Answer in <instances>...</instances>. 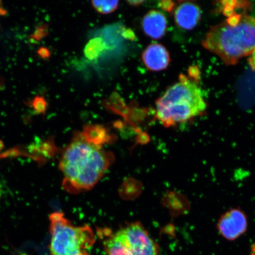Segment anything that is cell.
<instances>
[{
  "instance_id": "obj_1",
  "label": "cell",
  "mask_w": 255,
  "mask_h": 255,
  "mask_svg": "<svg viewBox=\"0 0 255 255\" xmlns=\"http://www.w3.org/2000/svg\"><path fill=\"white\" fill-rule=\"evenodd\" d=\"M113 138L100 125L85 126L82 131L75 133L60 159L64 189L77 194L91 189L100 181L114 161L113 153L104 146Z\"/></svg>"
},
{
  "instance_id": "obj_2",
  "label": "cell",
  "mask_w": 255,
  "mask_h": 255,
  "mask_svg": "<svg viewBox=\"0 0 255 255\" xmlns=\"http://www.w3.org/2000/svg\"><path fill=\"white\" fill-rule=\"evenodd\" d=\"M203 45L226 65H235L255 50V18L234 14L207 33Z\"/></svg>"
},
{
  "instance_id": "obj_3",
  "label": "cell",
  "mask_w": 255,
  "mask_h": 255,
  "mask_svg": "<svg viewBox=\"0 0 255 255\" xmlns=\"http://www.w3.org/2000/svg\"><path fill=\"white\" fill-rule=\"evenodd\" d=\"M156 101V118L168 128L184 123L202 114L207 104L202 90L185 75Z\"/></svg>"
},
{
  "instance_id": "obj_4",
  "label": "cell",
  "mask_w": 255,
  "mask_h": 255,
  "mask_svg": "<svg viewBox=\"0 0 255 255\" xmlns=\"http://www.w3.org/2000/svg\"><path fill=\"white\" fill-rule=\"evenodd\" d=\"M50 251L52 255H89L88 249L95 242L93 231L89 226H76L62 213L50 216Z\"/></svg>"
},
{
  "instance_id": "obj_5",
  "label": "cell",
  "mask_w": 255,
  "mask_h": 255,
  "mask_svg": "<svg viewBox=\"0 0 255 255\" xmlns=\"http://www.w3.org/2000/svg\"><path fill=\"white\" fill-rule=\"evenodd\" d=\"M107 255H158L157 244L141 223H129L104 242Z\"/></svg>"
},
{
  "instance_id": "obj_6",
  "label": "cell",
  "mask_w": 255,
  "mask_h": 255,
  "mask_svg": "<svg viewBox=\"0 0 255 255\" xmlns=\"http://www.w3.org/2000/svg\"><path fill=\"white\" fill-rule=\"evenodd\" d=\"M248 220L246 213L241 208H232L220 217L217 229L222 237L234 241L247 231Z\"/></svg>"
},
{
  "instance_id": "obj_7",
  "label": "cell",
  "mask_w": 255,
  "mask_h": 255,
  "mask_svg": "<svg viewBox=\"0 0 255 255\" xmlns=\"http://www.w3.org/2000/svg\"><path fill=\"white\" fill-rule=\"evenodd\" d=\"M142 60L146 68L149 71L159 72L166 69L171 62L170 54L161 44H149L143 50Z\"/></svg>"
},
{
  "instance_id": "obj_8",
  "label": "cell",
  "mask_w": 255,
  "mask_h": 255,
  "mask_svg": "<svg viewBox=\"0 0 255 255\" xmlns=\"http://www.w3.org/2000/svg\"><path fill=\"white\" fill-rule=\"evenodd\" d=\"M202 16L200 8L194 2H183L177 6L174 12L175 24L182 29H193L198 24Z\"/></svg>"
},
{
  "instance_id": "obj_9",
  "label": "cell",
  "mask_w": 255,
  "mask_h": 255,
  "mask_svg": "<svg viewBox=\"0 0 255 255\" xmlns=\"http://www.w3.org/2000/svg\"><path fill=\"white\" fill-rule=\"evenodd\" d=\"M167 19L163 12L151 9L142 18V27L143 33L151 39H161L166 33Z\"/></svg>"
},
{
  "instance_id": "obj_10",
  "label": "cell",
  "mask_w": 255,
  "mask_h": 255,
  "mask_svg": "<svg viewBox=\"0 0 255 255\" xmlns=\"http://www.w3.org/2000/svg\"><path fill=\"white\" fill-rule=\"evenodd\" d=\"M106 43L100 37H96L89 41L85 46L84 54L88 59L94 60L104 52L106 49Z\"/></svg>"
},
{
  "instance_id": "obj_11",
  "label": "cell",
  "mask_w": 255,
  "mask_h": 255,
  "mask_svg": "<svg viewBox=\"0 0 255 255\" xmlns=\"http://www.w3.org/2000/svg\"><path fill=\"white\" fill-rule=\"evenodd\" d=\"M92 6L99 13L108 14L116 11L119 7V1H92Z\"/></svg>"
},
{
  "instance_id": "obj_12",
  "label": "cell",
  "mask_w": 255,
  "mask_h": 255,
  "mask_svg": "<svg viewBox=\"0 0 255 255\" xmlns=\"http://www.w3.org/2000/svg\"><path fill=\"white\" fill-rule=\"evenodd\" d=\"M35 113L37 114H45L47 108V103L45 99L41 96H37L31 104Z\"/></svg>"
},
{
  "instance_id": "obj_13",
  "label": "cell",
  "mask_w": 255,
  "mask_h": 255,
  "mask_svg": "<svg viewBox=\"0 0 255 255\" xmlns=\"http://www.w3.org/2000/svg\"><path fill=\"white\" fill-rule=\"evenodd\" d=\"M47 33V28L46 25H41L36 28L34 33L32 35L31 39L34 41H39L46 36Z\"/></svg>"
},
{
  "instance_id": "obj_14",
  "label": "cell",
  "mask_w": 255,
  "mask_h": 255,
  "mask_svg": "<svg viewBox=\"0 0 255 255\" xmlns=\"http://www.w3.org/2000/svg\"><path fill=\"white\" fill-rule=\"evenodd\" d=\"M159 7L165 11L170 12L174 9L175 4L170 0H164V1L159 2Z\"/></svg>"
},
{
  "instance_id": "obj_15",
  "label": "cell",
  "mask_w": 255,
  "mask_h": 255,
  "mask_svg": "<svg viewBox=\"0 0 255 255\" xmlns=\"http://www.w3.org/2000/svg\"><path fill=\"white\" fill-rule=\"evenodd\" d=\"M38 54L41 57H43V59H47L50 56V53L45 47H41L38 51Z\"/></svg>"
},
{
  "instance_id": "obj_16",
  "label": "cell",
  "mask_w": 255,
  "mask_h": 255,
  "mask_svg": "<svg viewBox=\"0 0 255 255\" xmlns=\"http://www.w3.org/2000/svg\"><path fill=\"white\" fill-rule=\"evenodd\" d=\"M123 36L127 38L128 39L133 40L135 39V34L133 33L132 30L128 29L124 32Z\"/></svg>"
},
{
  "instance_id": "obj_17",
  "label": "cell",
  "mask_w": 255,
  "mask_h": 255,
  "mask_svg": "<svg viewBox=\"0 0 255 255\" xmlns=\"http://www.w3.org/2000/svg\"><path fill=\"white\" fill-rule=\"evenodd\" d=\"M250 56V58L248 59V62L249 63H250L251 68L255 71V50Z\"/></svg>"
},
{
  "instance_id": "obj_18",
  "label": "cell",
  "mask_w": 255,
  "mask_h": 255,
  "mask_svg": "<svg viewBox=\"0 0 255 255\" xmlns=\"http://www.w3.org/2000/svg\"><path fill=\"white\" fill-rule=\"evenodd\" d=\"M144 1H128L127 2L130 5L132 6H138L141 5L142 3L144 2Z\"/></svg>"
},
{
  "instance_id": "obj_19",
  "label": "cell",
  "mask_w": 255,
  "mask_h": 255,
  "mask_svg": "<svg viewBox=\"0 0 255 255\" xmlns=\"http://www.w3.org/2000/svg\"><path fill=\"white\" fill-rule=\"evenodd\" d=\"M6 11L4 8L2 7L1 4H0V15H5Z\"/></svg>"
}]
</instances>
